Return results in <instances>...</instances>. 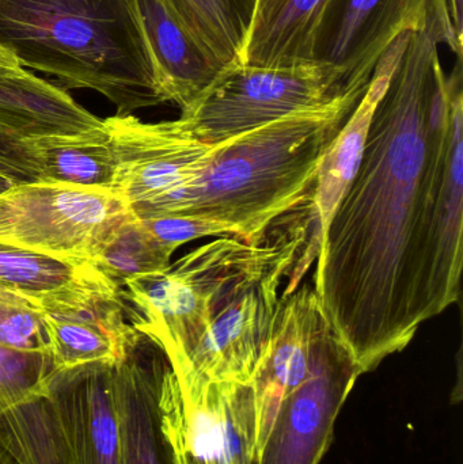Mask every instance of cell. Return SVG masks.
<instances>
[{"label":"cell","instance_id":"cell-1","mask_svg":"<svg viewBox=\"0 0 463 464\" xmlns=\"http://www.w3.org/2000/svg\"><path fill=\"white\" fill-rule=\"evenodd\" d=\"M461 57L448 0H429L372 114L355 176L320 237L315 296L363 373L461 296Z\"/></svg>","mask_w":463,"mask_h":464},{"label":"cell","instance_id":"cell-2","mask_svg":"<svg viewBox=\"0 0 463 464\" xmlns=\"http://www.w3.org/2000/svg\"><path fill=\"white\" fill-rule=\"evenodd\" d=\"M364 92L217 143L193 138L178 120L162 121L147 162L143 220L192 217L217 237L261 239L312 198L323 157Z\"/></svg>","mask_w":463,"mask_h":464},{"label":"cell","instance_id":"cell-3","mask_svg":"<svg viewBox=\"0 0 463 464\" xmlns=\"http://www.w3.org/2000/svg\"><path fill=\"white\" fill-rule=\"evenodd\" d=\"M0 46L64 90L100 92L117 114L165 102L133 0H0Z\"/></svg>","mask_w":463,"mask_h":464},{"label":"cell","instance_id":"cell-4","mask_svg":"<svg viewBox=\"0 0 463 464\" xmlns=\"http://www.w3.org/2000/svg\"><path fill=\"white\" fill-rule=\"evenodd\" d=\"M342 75L321 63L223 68L214 83L187 108L178 122L206 143L226 140L296 111L321 108L348 94Z\"/></svg>","mask_w":463,"mask_h":464},{"label":"cell","instance_id":"cell-5","mask_svg":"<svg viewBox=\"0 0 463 464\" xmlns=\"http://www.w3.org/2000/svg\"><path fill=\"white\" fill-rule=\"evenodd\" d=\"M130 217L113 190L48 181L13 185L0 192V245L94 264Z\"/></svg>","mask_w":463,"mask_h":464},{"label":"cell","instance_id":"cell-6","mask_svg":"<svg viewBox=\"0 0 463 464\" xmlns=\"http://www.w3.org/2000/svg\"><path fill=\"white\" fill-rule=\"evenodd\" d=\"M114 386L124 464H189L178 381L143 333L114 364Z\"/></svg>","mask_w":463,"mask_h":464},{"label":"cell","instance_id":"cell-7","mask_svg":"<svg viewBox=\"0 0 463 464\" xmlns=\"http://www.w3.org/2000/svg\"><path fill=\"white\" fill-rule=\"evenodd\" d=\"M362 375L350 349L328 322L312 373L283 401L253 464H321L340 411Z\"/></svg>","mask_w":463,"mask_h":464},{"label":"cell","instance_id":"cell-8","mask_svg":"<svg viewBox=\"0 0 463 464\" xmlns=\"http://www.w3.org/2000/svg\"><path fill=\"white\" fill-rule=\"evenodd\" d=\"M429 0H331L315 38L314 62L342 75L347 92H366L378 62L418 29Z\"/></svg>","mask_w":463,"mask_h":464},{"label":"cell","instance_id":"cell-9","mask_svg":"<svg viewBox=\"0 0 463 464\" xmlns=\"http://www.w3.org/2000/svg\"><path fill=\"white\" fill-rule=\"evenodd\" d=\"M189 464H253L256 411L250 384L211 382L174 371Z\"/></svg>","mask_w":463,"mask_h":464},{"label":"cell","instance_id":"cell-10","mask_svg":"<svg viewBox=\"0 0 463 464\" xmlns=\"http://www.w3.org/2000/svg\"><path fill=\"white\" fill-rule=\"evenodd\" d=\"M326 324L328 321L309 284L290 295L283 294L271 348L250 383L256 411L255 459L283 401L312 373L318 341Z\"/></svg>","mask_w":463,"mask_h":464},{"label":"cell","instance_id":"cell-11","mask_svg":"<svg viewBox=\"0 0 463 464\" xmlns=\"http://www.w3.org/2000/svg\"><path fill=\"white\" fill-rule=\"evenodd\" d=\"M114 364L56 371L49 381L73 464H124Z\"/></svg>","mask_w":463,"mask_h":464},{"label":"cell","instance_id":"cell-12","mask_svg":"<svg viewBox=\"0 0 463 464\" xmlns=\"http://www.w3.org/2000/svg\"><path fill=\"white\" fill-rule=\"evenodd\" d=\"M41 313L56 371L119 362L140 334L121 289Z\"/></svg>","mask_w":463,"mask_h":464},{"label":"cell","instance_id":"cell-13","mask_svg":"<svg viewBox=\"0 0 463 464\" xmlns=\"http://www.w3.org/2000/svg\"><path fill=\"white\" fill-rule=\"evenodd\" d=\"M165 102L179 108L198 100L226 68L166 0H133Z\"/></svg>","mask_w":463,"mask_h":464},{"label":"cell","instance_id":"cell-14","mask_svg":"<svg viewBox=\"0 0 463 464\" xmlns=\"http://www.w3.org/2000/svg\"><path fill=\"white\" fill-rule=\"evenodd\" d=\"M103 130V120L79 105L67 90L21 65H0V132L27 140Z\"/></svg>","mask_w":463,"mask_h":464},{"label":"cell","instance_id":"cell-15","mask_svg":"<svg viewBox=\"0 0 463 464\" xmlns=\"http://www.w3.org/2000/svg\"><path fill=\"white\" fill-rule=\"evenodd\" d=\"M0 285L26 297L41 310L121 289L92 262L57 258L3 245Z\"/></svg>","mask_w":463,"mask_h":464},{"label":"cell","instance_id":"cell-16","mask_svg":"<svg viewBox=\"0 0 463 464\" xmlns=\"http://www.w3.org/2000/svg\"><path fill=\"white\" fill-rule=\"evenodd\" d=\"M410 33H402L381 57L366 92L323 157L313 192V208L317 215L320 237L355 176L372 114L388 89L391 75L407 48Z\"/></svg>","mask_w":463,"mask_h":464},{"label":"cell","instance_id":"cell-17","mask_svg":"<svg viewBox=\"0 0 463 464\" xmlns=\"http://www.w3.org/2000/svg\"><path fill=\"white\" fill-rule=\"evenodd\" d=\"M331 0H256L245 64L314 63L315 38Z\"/></svg>","mask_w":463,"mask_h":464},{"label":"cell","instance_id":"cell-18","mask_svg":"<svg viewBox=\"0 0 463 464\" xmlns=\"http://www.w3.org/2000/svg\"><path fill=\"white\" fill-rule=\"evenodd\" d=\"M43 181L87 189H113L117 162L106 130L100 133L27 139Z\"/></svg>","mask_w":463,"mask_h":464},{"label":"cell","instance_id":"cell-19","mask_svg":"<svg viewBox=\"0 0 463 464\" xmlns=\"http://www.w3.org/2000/svg\"><path fill=\"white\" fill-rule=\"evenodd\" d=\"M0 447L16 464H73L48 392L0 414Z\"/></svg>","mask_w":463,"mask_h":464},{"label":"cell","instance_id":"cell-20","mask_svg":"<svg viewBox=\"0 0 463 464\" xmlns=\"http://www.w3.org/2000/svg\"><path fill=\"white\" fill-rule=\"evenodd\" d=\"M225 67L244 62L256 0H166Z\"/></svg>","mask_w":463,"mask_h":464},{"label":"cell","instance_id":"cell-21","mask_svg":"<svg viewBox=\"0 0 463 464\" xmlns=\"http://www.w3.org/2000/svg\"><path fill=\"white\" fill-rule=\"evenodd\" d=\"M176 250L174 246L157 239L140 220L130 217L103 246L94 265L122 286L130 278L166 269Z\"/></svg>","mask_w":463,"mask_h":464},{"label":"cell","instance_id":"cell-22","mask_svg":"<svg viewBox=\"0 0 463 464\" xmlns=\"http://www.w3.org/2000/svg\"><path fill=\"white\" fill-rule=\"evenodd\" d=\"M56 372L49 352H24L0 346V414L48 392Z\"/></svg>","mask_w":463,"mask_h":464},{"label":"cell","instance_id":"cell-23","mask_svg":"<svg viewBox=\"0 0 463 464\" xmlns=\"http://www.w3.org/2000/svg\"><path fill=\"white\" fill-rule=\"evenodd\" d=\"M0 346L24 352H49L41 308L0 285ZM51 353V352H49Z\"/></svg>","mask_w":463,"mask_h":464},{"label":"cell","instance_id":"cell-24","mask_svg":"<svg viewBox=\"0 0 463 464\" xmlns=\"http://www.w3.org/2000/svg\"><path fill=\"white\" fill-rule=\"evenodd\" d=\"M0 176L13 184L43 181V170L26 140L0 132Z\"/></svg>","mask_w":463,"mask_h":464},{"label":"cell","instance_id":"cell-25","mask_svg":"<svg viewBox=\"0 0 463 464\" xmlns=\"http://www.w3.org/2000/svg\"><path fill=\"white\" fill-rule=\"evenodd\" d=\"M140 222L160 242L176 248L200 237H217V232L212 226L192 217H160Z\"/></svg>","mask_w":463,"mask_h":464},{"label":"cell","instance_id":"cell-26","mask_svg":"<svg viewBox=\"0 0 463 464\" xmlns=\"http://www.w3.org/2000/svg\"><path fill=\"white\" fill-rule=\"evenodd\" d=\"M448 5L454 30H456L457 35L462 40L463 0H448Z\"/></svg>","mask_w":463,"mask_h":464},{"label":"cell","instance_id":"cell-27","mask_svg":"<svg viewBox=\"0 0 463 464\" xmlns=\"http://www.w3.org/2000/svg\"><path fill=\"white\" fill-rule=\"evenodd\" d=\"M0 464H16L15 460L0 447Z\"/></svg>","mask_w":463,"mask_h":464}]
</instances>
